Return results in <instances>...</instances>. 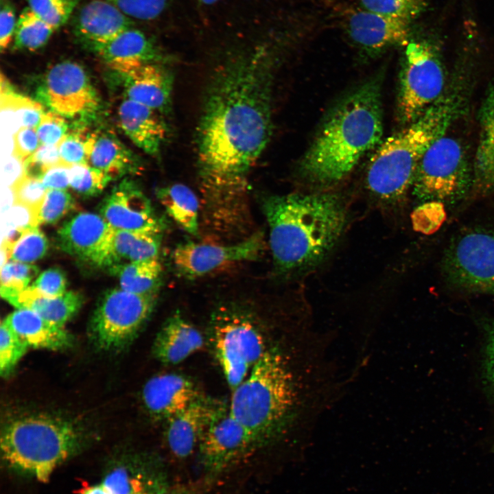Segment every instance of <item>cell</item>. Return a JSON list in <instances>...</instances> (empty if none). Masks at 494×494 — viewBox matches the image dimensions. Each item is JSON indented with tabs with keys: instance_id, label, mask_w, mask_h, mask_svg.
<instances>
[{
	"instance_id": "obj_1",
	"label": "cell",
	"mask_w": 494,
	"mask_h": 494,
	"mask_svg": "<svg viewBox=\"0 0 494 494\" xmlns=\"http://www.w3.org/2000/svg\"><path fill=\"white\" fill-rule=\"evenodd\" d=\"M273 71L260 49L231 57L213 73L196 132L197 169L209 200L231 202L272 133Z\"/></svg>"
},
{
	"instance_id": "obj_2",
	"label": "cell",
	"mask_w": 494,
	"mask_h": 494,
	"mask_svg": "<svg viewBox=\"0 0 494 494\" xmlns=\"http://www.w3.org/2000/svg\"><path fill=\"white\" fill-rule=\"evenodd\" d=\"M262 208L275 266L283 273L303 272L322 262L346 222V204L335 193L270 196Z\"/></svg>"
},
{
	"instance_id": "obj_3",
	"label": "cell",
	"mask_w": 494,
	"mask_h": 494,
	"mask_svg": "<svg viewBox=\"0 0 494 494\" xmlns=\"http://www.w3.org/2000/svg\"><path fill=\"white\" fill-rule=\"evenodd\" d=\"M383 134L381 81L372 78L331 110L300 164L302 176L320 186L345 178Z\"/></svg>"
},
{
	"instance_id": "obj_4",
	"label": "cell",
	"mask_w": 494,
	"mask_h": 494,
	"mask_svg": "<svg viewBox=\"0 0 494 494\" xmlns=\"http://www.w3.org/2000/svg\"><path fill=\"white\" fill-rule=\"evenodd\" d=\"M289 362L277 349H268L232 390L230 411L259 447L278 439L291 419L314 406V381L319 378L296 375Z\"/></svg>"
},
{
	"instance_id": "obj_5",
	"label": "cell",
	"mask_w": 494,
	"mask_h": 494,
	"mask_svg": "<svg viewBox=\"0 0 494 494\" xmlns=\"http://www.w3.org/2000/svg\"><path fill=\"white\" fill-rule=\"evenodd\" d=\"M456 110L454 99L440 97L420 117L388 137L370 160L366 182L385 203H395L412 186L418 165L430 146L445 135Z\"/></svg>"
},
{
	"instance_id": "obj_6",
	"label": "cell",
	"mask_w": 494,
	"mask_h": 494,
	"mask_svg": "<svg viewBox=\"0 0 494 494\" xmlns=\"http://www.w3.org/2000/svg\"><path fill=\"white\" fill-rule=\"evenodd\" d=\"M84 443V434L76 425L47 414L13 419L1 433V456L6 465L43 482L81 450Z\"/></svg>"
},
{
	"instance_id": "obj_7",
	"label": "cell",
	"mask_w": 494,
	"mask_h": 494,
	"mask_svg": "<svg viewBox=\"0 0 494 494\" xmlns=\"http://www.w3.org/2000/svg\"><path fill=\"white\" fill-rule=\"evenodd\" d=\"M211 341L231 390L246 378L268 350L262 333L252 320L230 308L220 309L213 315Z\"/></svg>"
},
{
	"instance_id": "obj_8",
	"label": "cell",
	"mask_w": 494,
	"mask_h": 494,
	"mask_svg": "<svg viewBox=\"0 0 494 494\" xmlns=\"http://www.w3.org/2000/svg\"><path fill=\"white\" fill-rule=\"evenodd\" d=\"M470 183L462 146L455 139L443 135L423 156L412 187L421 201L453 204L464 196Z\"/></svg>"
},
{
	"instance_id": "obj_9",
	"label": "cell",
	"mask_w": 494,
	"mask_h": 494,
	"mask_svg": "<svg viewBox=\"0 0 494 494\" xmlns=\"http://www.w3.org/2000/svg\"><path fill=\"white\" fill-rule=\"evenodd\" d=\"M156 294H139L121 288L106 291L94 311L90 333L103 351L120 350L137 337L150 316Z\"/></svg>"
},
{
	"instance_id": "obj_10",
	"label": "cell",
	"mask_w": 494,
	"mask_h": 494,
	"mask_svg": "<svg viewBox=\"0 0 494 494\" xmlns=\"http://www.w3.org/2000/svg\"><path fill=\"white\" fill-rule=\"evenodd\" d=\"M405 55L398 106L401 121L410 124L441 97L445 75L437 54L428 44L409 42Z\"/></svg>"
},
{
	"instance_id": "obj_11",
	"label": "cell",
	"mask_w": 494,
	"mask_h": 494,
	"mask_svg": "<svg viewBox=\"0 0 494 494\" xmlns=\"http://www.w3.org/2000/svg\"><path fill=\"white\" fill-rule=\"evenodd\" d=\"M443 264L454 287L494 293V230H473L458 237L447 248Z\"/></svg>"
},
{
	"instance_id": "obj_12",
	"label": "cell",
	"mask_w": 494,
	"mask_h": 494,
	"mask_svg": "<svg viewBox=\"0 0 494 494\" xmlns=\"http://www.w3.org/2000/svg\"><path fill=\"white\" fill-rule=\"evenodd\" d=\"M38 99L65 118L87 119L99 107V98L86 71L76 62L51 67L38 89Z\"/></svg>"
},
{
	"instance_id": "obj_13",
	"label": "cell",
	"mask_w": 494,
	"mask_h": 494,
	"mask_svg": "<svg viewBox=\"0 0 494 494\" xmlns=\"http://www.w3.org/2000/svg\"><path fill=\"white\" fill-rule=\"evenodd\" d=\"M256 447L258 444L233 416L229 405L217 403L198 446L204 472L219 475Z\"/></svg>"
},
{
	"instance_id": "obj_14",
	"label": "cell",
	"mask_w": 494,
	"mask_h": 494,
	"mask_svg": "<svg viewBox=\"0 0 494 494\" xmlns=\"http://www.w3.org/2000/svg\"><path fill=\"white\" fill-rule=\"evenodd\" d=\"M262 232L231 245H215L187 242L179 244L172 253L177 274L188 279L204 276L227 264L258 258L264 248Z\"/></svg>"
},
{
	"instance_id": "obj_15",
	"label": "cell",
	"mask_w": 494,
	"mask_h": 494,
	"mask_svg": "<svg viewBox=\"0 0 494 494\" xmlns=\"http://www.w3.org/2000/svg\"><path fill=\"white\" fill-rule=\"evenodd\" d=\"M114 230L101 215L82 212L62 224L56 241L59 248L71 256L105 267Z\"/></svg>"
},
{
	"instance_id": "obj_16",
	"label": "cell",
	"mask_w": 494,
	"mask_h": 494,
	"mask_svg": "<svg viewBox=\"0 0 494 494\" xmlns=\"http://www.w3.org/2000/svg\"><path fill=\"white\" fill-rule=\"evenodd\" d=\"M100 215L115 229L161 233L165 224L131 180L118 184L104 200Z\"/></svg>"
},
{
	"instance_id": "obj_17",
	"label": "cell",
	"mask_w": 494,
	"mask_h": 494,
	"mask_svg": "<svg viewBox=\"0 0 494 494\" xmlns=\"http://www.w3.org/2000/svg\"><path fill=\"white\" fill-rule=\"evenodd\" d=\"M100 482L110 494H159L170 486L161 461L143 455L114 464Z\"/></svg>"
},
{
	"instance_id": "obj_18",
	"label": "cell",
	"mask_w": 494,
	"mask_h": 494,
	"mask_svg": "<svg viewBox=\"0 0 494 494\" xmlns=\"http://www.w3.org/2000/svg\"><path fill=\"white\" fill-rule=\"evenodd\" d=\"M141 395L150 416L165 422L202 396L190 379L171 373L151 377L145 384Z\"/></svg>"
},
{
	"instance_id": "obj_19",
	"label": "cell",
	"mask_w": 494,
	"mask_h": 494,
	"mask_svg": "<svg viewBox=\"0 0 494 494\" xmlns=\"http://www.w3.org/2000/svg\"><path fill=\"white\" fill-rule=\"evenodd\" d=\"M131 27L130 17L107 0H93L86 3L80 10L73 23L75 37L95 52Z\"/></svg>"
},
{
	"instance_id": "obj_20",
	"label": "cell",
	"mask_w": 494,
	"mask_h": 494,
	"mask_svg": "<svg viewBox=\"0 0 494 494\" xmlns=\"http://www.w3.org/2000/svg\"><path fill=\"white\" fill-rule=\"evenodd\" d=\"M217 403L202 395L165 422V443L176 458H187L198 448Z\"/></svg>"
},
{
	"instance_id": "obj_21",
	"label": "cell",
	"mask_w": 494,
	"mask_h": 494,
	"mask_svg": "<svg viewBox=\"0 0 494 494\" xmlns=\"http://www.w3.org/2000/svg\"><path fill=\"white\" fill-rule=\"evenodd\" d=\"M410 25V22L363 8L352 12L346 21L352 40L365 49L373 50L407 45Z\"/></svg>"
},
{
	"instance_id": "obj_22",
	"label": "cell",
	"mask_w": 494,
	"mask_h": 494,
	"mask_svg": "<svg viewBox=\"0 0 494 494\" xmlns=\"http://www.w3.org/2000/svg\"><path fill=\"white\" fill-rule=\"evenodd\" d=\"M121 76L128 99L159 113L169 111L173 76L165 68L156 62L146 63Z\"/></svg>"
},
{
	"instance_id": "obj_23",
	"label": "cell",
	"mask_w": 494,
	"mask_h": 494,
	"mask_svg": "<svg viewBox=\"0 0 494 494\" xmlns=\"http://www.w3.org/2000/svg\"><path fill=\"white\" fill-rule=\"evenodd\" d=\"M158 113L128 98L118 110L121 129L137 147L152 156L159 154L168 132Z\"/></svg>"
},
{
	"instance_id": "obj_24",
	"label": "cell",
	"mask_w": 494,
	"mask_h": 494,
	"mask_svg": "<svg viewBox=\"0 0 494 494\" xmlns=\"http://www.w3.org/2000/svg\"><path fill=\"white\" fill-rule=\"evenodd\" d=\"M96 53L120 75L139 67L164 59L149 38L132 27L100 48Z\"/></svg>"
},
{
	"instance_id": "obj_25",
	"label": "cell",
	"mask_w": 494,
	"mask_h": 494,
	"mask_svg": "<svg viewBox=\"0 0 494 494\" xmlns=\"http://www.w3.org/2000/svg\"><path fill=\"white\" fill-rule=\"evenodd\" d=\"M203 344L201 333L177 312L167 318L159 330L152 351L161 363L174 365L201 349Z\"/></svg>"
},
{
	"instance_id": "obj_26",
	"label": "cell",
	"mask_w": 494,
	"mask_h": 494,
	"mask_svg": "<svg viewBox=\"0 0 494 494\" xmlns=\"http://www.w3.org/2000/svg\"><path fill=\"white\" fill-rule=\"evenodd\" d=\"M4 319L29 347L57 351L72 344V336L64 327L48 321L30 309L17 308Z\"/></svg>"
},
{
	"instance_id": "obj_27",
	"label": "cell",
	"mask_w": 494,
	"mask_h": 494,
	"mask_svg": "<svg viewBox=\"0 0 494 494\" xmlns=\"http://www.w3.org/2000/svg\"><path fill=\"white\" fill-rule=\"evenodd\" d=\"M88 165L102 172L111 180L141 168L138 157L108 132H95Z\"/></svg>"
},
{
	"instance_id": "obj_28",
	"label": "cell",
	"mask_w": 494,
	"mask_h": 494,
	"mask_svg": "<svg viewBox=\"0 0 494 494\" xmlns=\"http://www.w3.org/2000/svg\"><path fill=\"white\" fill-rule=\"evenodd\" d=\"M480 124L473 182L476 190L484 193L494 189V86L484 102Z\"/></svg>"
},
{
	"instance_id": "obj_29",
	"label": "cell",
	"mask_w": 494,
	"mask_h": 494,
	"mask_svg": "<svg viewBox=\"0 0 494 494\" xmlns=\"http://www.w3.org/2000/svg\"><path fill=\"white\" fill-rule=\"evenodd\" d=\"M161 233L115 229L104 268L158 258Z\"/></svg>"
},
{
	"instance_id": "obj_30",
	"label": "cell",
	"mask_w": 494,
	"mask_h": 494,
	"mask_svg": "<svg viewBox=\"0 0 494 494\" xmlns=\"http://www.w3.org/2000/svg\"><path fill=\"white\" fill-rule=\"evenodd\" d=\"M83 296L77 292H66L59 296H47L28 287L19 296L18 307L30 309L43 318L64 327L82 305Z\"/></svg>"
},
{
	"instance_id": "obj_31",
	"label": "cell",
	"mask_w": 494,
	"mask_h": 494,
	"mask_svg": "<svg viewBox=\"0 0 494 494\" xmlns=\"http://www.w3.org/2000/svg\"><path fill=\"white\" fill-rule=\"evenodd\" d=\"M156 196L167 214L188 233L198 235L199 202L194 192L183 184L159 188Z\"/></svg>"
},
{
	"instance_id": "obj_32",
	"label": "cell",
	"mask_w": 494,
	"mask_h": 494,
	"mask_svg": "<svg viewBox=\"0 0 494 494\" xmlns=\"http://www.w3.org/2000/svg\"><path fill=\"white\" fill-rule=\"evenodd\" d=\"M109 271L117 277L122 290L139 294H156L162 267L156 258L128 263L112 268Z\"/></svg>"
},
{
	"instance_id": "obj_33",
	"label": "cell",
	"mask_w": 494,
	"mask_h": 494,
	"mask_svg": "<svg viewBox=\"0 0 494 494\" xmlns=\"http://www.w3.org/2000/svg\"><path fill=\"white\" fill-rule=\"evenodd\" d=\"M1 106L2 117L10 119L19 129L22 127L36 128L45 114L42 104L16 93L8 81L1 77Z\"/></svg>"
},
{
	"instance_id": "obj_34",
	"label": "cell",
	"mask_w": 494,
	"mask_h": 494,
	"mask_svg": "<svg viewBox=\"0 0 494 494\" xmlns=\"http://www.w3.org/2000/svg\"><path fill=\"white\" fill-rule=\"evenodd\" d=\"M55 29L25 8L17 19L14 32V45L22 49L34 51L47 43Z\"/></svg>"
},
{
	"instance_id": "obj_35",
	"label": "cell",
	"mask_w": 494,
	"mask_h": 494,
	"mask_svg": "<svg viewBox=\"0 0 494 494\" xmlns=\"http://www.w3.org/2000/svg\"><path fill=\"white\" fill-rule=\"evenodd\" d=\"M38 270V268L32 264L13 260L7 261L1 269V297L17 308L20 294L28 287Z\"/></svg>"
},
{
	"instance_id": "obj_36",
	"label": "cell",
	"mask_w": 494,
	"mask_h": 494,
	"mask_svg": "<svg viewBox=\"0 0 494 494\" xmlns=\"http://www.w3.org/2000/svg\"><path fill=\"white\" fill-rule=\"evenodd\" d=\"M30 347L3 319L0 327V373L8 377Z\"/></svg>"
},
{
	"instance_id": "obj_37",
	"label": "cell",
	"mask_w": 494,
	"mask_h": 494,
	"mask_svg": "<svg viewBox=\"0 0 494 494\" xmlns=\"http://www.w3.org/2000/svg\"><path fill=\"white\" fill-rule=\"evenodd\" d=\"M363 9L410 23L425 9V0H360Z\"/></svg>"
},
{
	"instance_id": "obj_38",
	"label": "cell",
	"mask_w": 494,
	"mask_h": 494,
	"mask_svg": "<svg viewBox=\"0 0 494 494\" xmlns=\"http://www.w3.org/2000/svg\"><path fill=\"white\" fill-rule=\"evenodd\" d=\"M94 139V132L85 134L81 130L68 132L58 143L62 163L72 166L87 164Z\"/></svg>"
},
{
	"instance_id": "obj_39",
	"label": "cell",
	"mask_w": 494,
	"mask_h": 494,
	"mask_svg": "<svg viewBox=\"0 0 494 494\" xmlns=\"http://www.w3.org/2000/svg\"><path fill=\"white\" fill-rule=\"evenodd\" d=\"M69 176V183L72 189L86 196L98 195L111 180L102 172L87 164L71 166Z\"/></svg>"
},
{
	"instance_id": "obj_40",
	"label": "cell",
	"mask_w": 494,
	"mask_h": 494,
	"mask_svg": "<svg viewBox=\"0 0 494 494\" xmlns=\"http://www.w3.org/2000/svg\"><path fill=\"white\" fill-rule=\"evenodd\" d=\"M48 249V241L45 235L34 228L23 233L13 246L10 259L13 261L30 263L41 259Z\"/></svg>"
},
{
	"instance_id": "obj_41",
	"label": "cell",
	"mask_w": 494,
	"mask_h": 494,
	"mask_svg": "<svg viewBox=\"0 0 494 494\" xmlns=\"http://www.w3.org/2000/svg\"><path fill=\"white\" fill-rule=\"evenodd\" d=\"M78 0H27L28 7L55 30L69 20Z\"/></svg>"
},
{
	"instance_id": "obj_42",
	"label": "cell",
	"mask_w": 494,
	"mask_h": 494,
	"mask_svg": "<svg viewBox=\"0 0 494 494\" xmlns=\"http://www.w3.org/2000/svg\"><path fill=\"white\" fill-rule=\"evenodd\" d=\"M74 206L71 195L63 189H48L39 212L40 224H54Z\"/></svg>"
},
{
	"instance_id": "obj_43",
	"label": "cell",
	"mask_w": 494,
	"mask_h": 494,
	"mask_svg": "<svg viewBox=\"0 0 494 494\" xmlns=\"http://www.w3.org/2000/svg\"><path fill=\"white\" fill-rule=\"evenodd\" d=\"M40 225L39 213L19 202L1 215V234L12 231L25 233Z\"/></svg>"
},
{
	"instance_id": "obj_44",
	"label": "cell",
	"mask_w": 494,
	"mask_h": 494,
	"mask_svg": "<svg viewBox=\"0 0 494 494\" xmlns=\"http://www.w3.org/2000/svg\"><path fill=\"white\" fill-rule=\"evenodd\" d=\"M62 163L57 145H40L36 151L23 162L25 176L41 180L49 168Z\"/></svg>"
},
{
	"instance_id": "obj_45",
	"label": "cell",
	"mask_w": 494,
	"mask_h": 494,
	"mask_svg": "<svg viewBox=\"0 0 494 494\" xmlns=\"http://www.w3.org/2000/svg\"><path fill=\"white\" fill-rule=\"evenodd\" d=\"M128 17L152 20L165 9L169 0H107Z\"/></svg>"
},
{
	"instance_id": "obj_46",
	"label": "cell",
	"mask_w": 494,
	"mask_h": 494,
	"mask_svg": "<svg viewBox=\"0 0 494 494\" xmlns=\"http://www.w3.org/2000/svg\"><path fill=\"white\" fill-rule=\"evenodd\" d=\"M12 188L16 202L25 204L39 213L48 190L41 180L25 176Z\"/></svg>"
},
{
	"instance_id": "obj_47",
	"label": "cell",
	"mask_w": 494,
	"mask_h": 494,
	"mask_svg": "<svg viewBox=\"0 0 494 494\" xmlns=\"http://www.w3.org/2000/svg\"><path fill=\"white\" fill-rule=\"evenodd\" d=\"M41 145H58L69 132L66 118L54 112H45L36 128Z\"/></svg>"
},
{
	"instance_id": "obj_48",
	"label": "cell",
	"mask_w": 494,
	"mask_h": 494,
	"mask_svg": "<svg viewBox=\"0 0 494 494\" xmlns=\"http://www.w3.org/2000/svg\"><path fill=\"white\" fill-rule=\"evenodd\" d=\"M67 281L64 272L54 267L40 273L30 287L47 296H59L66 292Z\"/></svg>"
},
{
	"instance_id": "obj_49",
	"label": "cell",
	"mask_w": 494,
	"mask_h": 494,
	"mask_svg": "<svg viewBox=\"0 0 494 494\" xmlns=\"http://www.w3.org/2000/svg\"><path fill=\"white\" fill-rule=\"evenodd\" d=\"M422 204L414 214L417 228L423 233H430L436 231L445 218L443 204L438 202H427Z\"/></svg>"
},
{
	"instance_id": "obj_50",
	"label": "cell",
	"mask_w": 494,
	"mask_h": 494,
	"mask_svg": "<svg viewBox=\"0 0 494 494\" xmlns=\"http://www.w3.org/2000/svg\"><path fill=\"white\" fill-rule=\"evenodd\" d=\"M40 145L36 128H20L13 136V154L23 163Z\"/></svg>"
},
{
	"instance_id": "obj_51",
	"label": "cell",
	"mask_w": 494,
	"mask_h": 494,
	"mask_svg": "<svg viewBox=\"0 0 494 494\" xmlns=\"http://www.w3.org/2000/svg\"><path fill=\"white\" fill-rule=\"evenodd\" d=\"M485 349L484 371L486 379L494 391V320L484 323Z\"/></svg>"
},
{
	"instance_id": "obj_52",
	"label": "cell",
	"mask_w": 494,
	"mask_h": 494,
	"mask_svg": "<svg viewBox=\"0 0 494 494\" xmlns=\"http://www.w3.org/2000/svg\"><path fill=\"white\" fill-rule=\"evenodd\" d=\"M17 19L14 8L8 3L1 6L0 12V47L5 49L14 36Z\"/></svg>"
},
{
	"instance_id": "obj_53",
	"label": "cell",
	"mask_w": 494,
	"mask_h": 494,
	"mask_svg": "<svg viewBox=\"0 0 494 494\" xmlns=\"http://www.w3.org/2000/svg\"><path fill=\"white\" fill-rule=\"evenodd\" d=\"M70 167L60 163L47 170L41 178L45 187L47 189L66 190L70 186Z\"/></svg>"
},
{
	"instance_id": "obj_54",
	"label": "cell",
	"mask_w": 494,
	"mask_h": 494,
	"mask_svg": "<svg viewBox=\"0 0 494 494\" xmlns=\"http://www.w3.org/2000/svg\"><path fill=\"white\" fill-rule=\"evenodd\" d=\"M16 202L14 190L12 187H3L1 191V215L7 212Z\"/></svg>"
},
{
	"instance_id": "obj_55",
	"label": "cell",
	"mask_w": 494,
	"mask_h": 494,
	"mask_svg": "<svg viewBox=\"0 0 494 494\" xmlns=\"http://www.w3.org/2000/svg\"><path fill=\"white\" fill-rule=\"evenodd\" d=\"M79 494H110L104 485L99 482L82 487Z\"/></svg>"
},
{
	"instance_id": "obj_56",
	"label": "cell",
	"mask_w": 494,
	"mask_h": 494,
	"mask_svg": "<svg viewBox=\"0 0 494 494\" xmlns=\"http://www.w3.org/2000/svg\"><path fill=\"white\" fill-rule=\"evenodd\" d=\"M159 494H200L196 490L183 486H168Z\"/></svg>"
},
{
	"instance_id": "obj_57",
	"label": "cell",
	"mask_w": 494,
	"mask_h": 494,
	"mask_svg": "<svg viewBox=\"0 0 494 494\" xmlns=\"http://www.w3.org/2000/svg\"><path fill=\"white\" fill-rule=\"evenodd\" d=\"M219 0H199L202 4L206 5H210L215 3Z\"/></svg>"
}]
</instances>
